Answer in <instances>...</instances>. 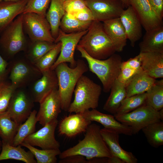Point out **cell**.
Returning a JSON list of instances; mask_svg holds the SVG:
<instances>
[{
  "instance_id": "32",
  "label": "cell",
  "mask_w": 163,
  "mask_h": 163,
  "mask_svg": "<svg viewBox=\"0 0 163 163\" xmlns=\"http://www.w3.org/2000/svg\"><path fill=\"white\" fill-rule=\"evenodd\" d=\"M145 104L159 111L163 108V80H156L146 92Z\"/></svg>"
},
{
  "instance_id": "10",
  "label": "cell",
  "mask_w": 163,
  "mask_h": 163,
  "mask_svg": "<svg viewBox=\"0 0 163 163\" xmlns=\"http://www.w3.org/2000/svg\"><path fill=\"white\" fill-rule=\"evenodd\" d=\"M22 24L25 33L31 41H45L54 42L50 25L46 18L33 12L22 13Z\"/></svg>"
},
{
  "instance_id": "40",
  "label": "cell",
  "mask_w": 163,
  "mask_h": 163,
  "mask_svg": "<svg viewBox=\"0 0 163 163\" xmlns=\"http://www.w3.org/2000/svg\"><path fill=\"white\" fill-rule=\"evenodd\" d=\"M67 14L70 17L81 21H88L94 20L91 11L87 6L82 9Z\"/></svg>"
},
{
  "instance_id": "25",
  "label": "cell",
  "mask_w": 163,
  "mask_h": 163,
  "mask_svg": "<svg viewBox=\"0 0 163 163\" xmlns=\"http://www.w3.org/2000/svg\"><path fill=\"white\" fill-rule=\"evenodd\" d=\"M156 80L142 69L126 85V97L146 92L154 84Z\"/></svg>"
},
{
  "instance_id": "42",
  "label": "cell",
  "mask_w": 163,
  "mask_h": 163,
  "mask_svg": "<svg viewBox=\"0 0 163 163\" xmlns=\"http://www.w3.org/2000/svg\"><path fill=\"white\" fill-rule=\"evenodd\" d=\"M63 4L65 11L67 13L82 9L87 6L85 0H65Z\"/></svg>"
},
{
  "instance_id": "27",
  "label": "cell",
  "mask_w": 163,
  "mask_h": 163,
  "mask_svg": "<svg viewBox=\"0 0 163 163\" xmlns=\"http://www.w3.org/2000/svg\"><path fill=\"white\" fill-rule=\"evenodd\" d=\"M21 145L14 146L2 142V149L0 153V161L8 159H14L26 163H36L37 161L32 152L26 151Z\"/></svg>"
},
{
  "instance_id": "15",
  "label": "cell",
  "mask_w": 163,
  "mask_h": 163,
  "mask_svg": "<svg viewBox=\"0 0 163 163\" xmlns=\"http://www.w3.org/2000/svg\"><path fill=\"white\" fill-rule=\"evenodd\" d=\"M39 104L40 107L37 113V118L40 124L43 126L57 119L62 110L58 89L52 91Z\"/></svg>"
},
{
  "instance_id": "49",
  "label": "cell",
  "mask_w": 163,
  "mask_h": 163,
  "mask_svg": "<svg viewBox=\"0 0 163 163\" xmlns=\"http://www.w3.org/2000/svg\"><path fill=\"white\" fill-rule=\"evenodd\" d=\"M2 146V140H0V153L1 152Z\"/></svg>"
},
{
  "instance_id": "17",
  "label": "cell",
  "mask_w": 163,
  "mask_h": 163,
  "mask_svg": "<svg viewBox=\"0 0 163 163\" xmlns=\"http://www.w3.org/2000/svg\"><path fill=\"white\" fill-rule=\"evenodd\" d=\"M119 18L125 29L127 38L134 47L142 36V24L132 7L129 5L124 9Z\"/></svg>"
},
{
  "instance_id": "28",
  "label": "cell",
  "mask_w": 163,
  "mask_h": 163,
  "mask_svg": "<svg viewBox=\"0 0 163 163\" xmlns=\"http://www.w3.org/2000/svg\"><path fill=\"white\" fill-rule=\"evenodd\" d=\"M110 91V95L103 109L114 115L116 113L122 101L126 97V86L117 80Z\"/></svg>"
},
{
  "instance_id": "46",
  "label": "cell",
  "mask_w": 163,
  "mask_h": 163,
  "mask_svg": "<svg viewBox=\"0 0 163 163\" xmlns=\"http://www.w3.org/2000/svg\"><path fill=\"white\" fill-rule=\"evenodd\" d=\"M59 163H89L85 157L80 155H74L60 159Z\"/></svg>"
},
{
  "instance_id": "12",
  "label": "cell",
  "mask_w": 163,
  "mask_h": 163,
  "mask_svg": "<svg viewBox=\"0 0 163 163\" xmlns=\"http://www.w3.org/2000/svg\"><path fill=\"white\" fill-rule=\"evenodd\" d=\"M94 20L103 22L119 18L125 8L121 0H85Z\"/></svg>"
},
{
  "instance_id": "47",
  "label": "cell",
  "mask_w": 163,
  "mask_h": 163,
  "mask_svg": "<svg viewBox=\"0 0 163 163\" xmlns=\"http://www.w3.org/2000/svg\"><path fill=\"white\" fill-rule=\"evenodd\" d=\"M122 2L124 7L126 8L129 5L127 0H121Z\"/></svg>"
},
{
  "instance_id": "21",
  "label": "cell",
  "mask_w": 163,
  "mask_h": 163,
  "mask_svg": "<svg viewBox=\"0 0 163 163\" xmlns=\"http://www.w3.org/2000/svg\"><path fill=\"white\" fill-rule=\"evenodd\" d=\"M27 0L0 2V35L19 15L23 13Z\"/></svg>"
},
{
  "instance_id": "33",
  "label": "cell",
  "mask_w": 163,
  "mask_h": 163,
  "mask_svg": "<svg viewBox=\"0 0 163 163\" xmlns=\"http://www.w3.org/2000/svg\"><path fill=\"white\" fill-rule=\"evenodd\" d=\"M149 145L158 148L163 145V122H155L145 126L141 130Z\"/></svg>"
},
{
  "instance_id": "45",
  "label": "cell",
  "mask_w": 163,
  "mask_h": 163,
  "mask_svg": "<svg viewBox=\"0 0 163 163\" xmlns=\"http://www.w3.org/2000/svg\"><path fill=\"white\" fill-rule=\"evenodd\" d=\"M153 10L161 19L163 17V0H148Z\"/></svg>"
},
{
  "instance_id": "19",
  "label": "cell",
  "mask_w": 163,
  "mask_h": 163,
  "mask_svg": "<svg viewBox=\"0 0 163 163\" xmlns=\"http://www.w3.org/2000/svg\"><path fill=\"white\" fill-rule=\"evenodd\" d=\"M102 137L108 148L112 156L117 157L124 163H137L138 159L130 152L122 148L119 143V134L116 131L109 129H101Z\"/></svg>"
},
{
  "instance_id": "6",
  "label": "cell",
  "mask_w": 163,
  "mask_h": 163,
  "mask_svg": "<svg viewBox=\"0 0 163 163\" xmlns=\"http://www.w3.org/2000/svg\"><path fill=\"white\" fill-rule=\"evenodd\" d=\"M22 16V14L18 15L0 35V54L7 61L24 52L30 42L25 35Z\"/></svg>"
},
{
  "instance_id": "38",
  "label": "cell",
  "mask_w": 163,
  "mask_h": 163,
  "mask_svg": "<svg viewBox=\"0 0 163 163\" xmlns=\"http://www.w3.org/2000/svg\"><path fill=\"white\" fill-rule=\"evenodd\" d=\"M51 0H27L23 13L33 12L46 18V11Z\"/></svg>"
},
{
  "instance_id": "31",
  "label": "cell",
  "mask_w": 163,
  "mask_h": 163,
  "mask_svg": "<svg viewBox=\"0 0 163 163\" xmlns=\"http://www.w3.org/2000/svg\"><path fill=\"white\" fill-rule=\"evenodd\" d=\"M37 113L36 110H32L27 119L20 125L13 140V146L20 145L27 137L35 132L36 124L38 122Z\"/></svg>"
},
{
  "instance_id": "20",
  "label": "cell",
  "mask_w": 163,
  "mask_h": 163,
  "mask_svg": "<svg viewBox=\"0 0 163 163\" xmlns=\"http://www.w3.org/2000/svg\"><path fill=\"white\" fill-rule=\"evenodd\" d=\"M91 122L86 119L82 113H75L60 121L58 126L59 133L69 138L74 137L85 132Z\"/></svg>"
},
{
  "instance_id": "34",
  "label": "cell",
  "mask_w": 163,
  "mask_h": 163,
  "mask_svg": "<svg viewBox=\"0 0 163 163\" xmlns=\"http://www.w3.org/2000/svg\"><path fill=\"white\" fill-rule=\"evenodd\" d=\"M30 151L36 159L37 163H56L57 156L61 152L59 149H39L24 142L20 145Z\"/></svg>"
},
{
  "instance_id": "16",
  "label": "cell",
  "mask_w": 163,
  "mask_h": 163,
  "mask_svg": "<svg viewBox=\"0 0 163 163\" xmlns=\"http://www.w3.org/2000/svg\"><path fill=\"white\" fill-rule=\"evenodd\" d=\"M146 31L163 25L159 18L152 8L148 0H127Z\"/></svg>"
},
{
  "instance_id": "13",
  "label": "cell",
  "mask_w": 163,
  "mask_h": 163,
  "mask_svg": "<svg viewBox=\"0 0 163 163\" xmlns=\"http://www.w3.org/2000/svg\"><path fill=\"white\" fill-rule=\"evenodd\" d=\"M58 123L57 119L50 122L27 137L23 142L43 149H59L60 144L55 134Z\"/></svg>"
},
{
  "instance_id": "44",
  "label": "cell",
  "mask_w": 163,
  "mask_h": 163,
  "mask_svg": "<svg viewBox=\"0 0 163 163\" xmlns=\"http://www.w3.org/2000/svg\"><path fill=\"white\" fill-rule=\"evenodd\" d=\"M9 72V63L0 54V82L5 81Z\"/></svg>"
},
{
  "instance_id": "4",
  "label": "cell",
  "mask_w": 163,
  "mask_h": 163,
  "mask_svg": "<svg viewBox=\"0 0 163 163\" xmlns=\"http://www.w3.org/2000/svg\"><path fill=\"white\" fill-rule=\"evenodd\" d=\"M76 49L85 59L88 65L89 70L95 74L101 82L103 91L107 93L117 79L121 70L122 59L121 56L115 53L103 60L94 58L77 45Z\"/></svg>"
},
{
  "instance_id": "29",
  "label": "cell",
  "mask_w": 163,
  "mask_h": 163,
  "mask_svg": "<svg viewBox=\"0 0 163 163\" xmlns=\"http://www.w3.org/2000/svg\"><path fill=\"white\" fill-rule=\"evenodd\" d=\"M56 43L45 41H31L24 52L25 57L35 64L47 52L54 48Z\"/></svg>"
},
{
  "instance_id": "48",
  "label": "cell",
  "mask_w": 163,
  "mask_h": 163,
  "mask_svg": "<svg viewBox=\"0 0 163 163\" xmlns=\"http://www.w3.org/2000/svg\"><path fill=\"white\" fill-rule=\"evenodd\" d=\"M20 0H0V2L2 1H17Z\"/></svg>"
},
{
  "instance_id": "11",
  "label": "cell",
  "mask_w": 163,
  "mask_h": 163,
  "mask_svg": "<svg viewBox=\"0 0 163 163\" xmlns=\"http://www.w3.org/2000/svg\"><path fill=\"white\" fill-rule=\"evenodd\" d=\"M88 31V29L81 32L66 33L59 29L54 43H61V50L59 56L50 69L54 70L58 65L63 62L69 63L72 68L76 66L77 61L74 58L75 50L80 40Z\"/></svg>"
},
{
  "instance_id": "2",
  "label": "cell",
  "mask_w": 163,
  "mask_h": 163,
  "mask_svg": "<svg viewBox=\"0 0 163 163\" xmlns=\"http://www.w3.org/2000/svg\"><path fill=\"white\" fill-rule=\"evenodd\" d=\"M78 46L92 57L106 59L116 52L111 39L106 32L101 21H92L87 32L80 40Z\"/></svg>"
},
{
  "instance_id": "35",
  "label": "cell",
  "mask_w": 163,
  "mask_h": 163,
  "mask_svg": "<svg viewBox=\"0 0 163 163\" xmlns=\"http://www.w3.org/2000/svg\"><path fill=\"white\" fill-rule=\"evenodd\" d=\"M92 21H80L70 17L66 12L61 20L59 29L66 33L81 32L88 30Z\"/></svg>"
},
{
  "instance_id": "36",
  "label": "cell",
  "mask_w": 163,
  "mask_h": 163,
  "mask_svg": "<svg viewBox=\"0 0 163 163\" xmlns=\"http://www.w3.org/2000/svg\"><path fill=\"white\" fill-rule=\"evenodd\" d=\"M146 93L126 97L122 102L114 116L127 113L145 104Z\"/></svg>"
},
{
  "instance_id": "5",
  "label": "cell",
  "mask_w": 163,
  "mask_h": 163,
  "mask_svg": "<svg viewBox=\"0 0 163 163\" xmlns=\"http://www.w3.org/2000/svg\"><path fill=\"white\" fill-rule=\"evenodd\" d=\"M102 88L87 76L82 75L78 80L74 93L75 97L68 112L70 113H82L98 106Z\"/></svg>"
},
{
  "instance_id": "30",
  "label": "cell",
  "mask_w": 163,
  "mask_h": 163,
  "mask_svg": "<svg viewBox=\"0 0 163 163\" xmlns=\"http://www.w3.org/2000/svg\"><path fill=\"white\" fill-rule=\"evenodd\" d=\"M19 125L11 119L7 111L0 113V137L2 142L12 145Z\"/></svg>"
},
{
  "instance_id": "26",
  "label": "cell",
  "mask_w": 163,
  "mask_h": 163,
  "mask_svg": "<svg viewBox=\"0 0 163 163\" xmlns=\"http://www.w3.org/2000/svg\"><path fill=\"white\" fill-rule=\"evenodd\" d=\"M64 0H51L46 12V18L49 23L53 37L55 39L58 36L61 20L66 13Z\"/></svg>"
},
{
  "instance_id": "1",
  "label": "cell",
  "mask_w": 163,
  "mask_h": 163,
  "mask_svg": "<svg viewBox=\"0 0 163 163\" xmlns=\"http://www.w3.org/2000/svg\"><path fill=\"white\" fill-rule=\"evenodd\" d=\"M100 126L91 123L85 131L84 138L74 146L61 152L60 159L74 155H80L89 160L97 158H110L111 152L100 132Z\"/></svg>"
},
{
  "instance_id": "24",
  "label": "cell",
  "mask_w": 163,
  "mask_h": 163,
  "mask_svg": "<svg viewBox=\"0 0 163 163\" xmlns=\"http://www.w3.org/2000/svg\"><path fill=\"white\" fill-rule=\"evenodd\" d=\"M139 46L140 52L163 53V26L146 31Z\"/></svg>"
},
{
  "instance_id": "7",
  "label": "cell",
  "mask_w": 163,
  "mask_h": 163,
  "mask_svg": "<svg viewBox=\"0 0 163 163\" xmlns=\"http://www.w3.org/2000/svg\"><path fill=\"white\" fill-rule=\"evenodd\" d=\"M9 63V78L15 89L26 88L42 76L41 72L25 56Z\"/></svg>"
},
{
  "instance_id": "43",
  "label": "cell",
  "mask_w": 163,
  "mask_h": 163,
  "mask_svg": "<svg viewBox=\"0 0 163 163\" xmlns=\"http://www.w3.org/2000/svg\"><path fill=\"white\" fill-rule=\"evenodd\" d=\"M139 54L134 58H130L127 60L122 62L121 67H128L131 69L139 70L142 69Z\"/></svg>"
},
{
  "instance_id": "14",
  "label": "cell",
  "mask_w": 163,
  "mask_h": 163,
  "mask_svg": "<svg viewBox=\"0 0 163 163\" xmlns=\"http://www.w3.org/2000/svg\"><path fill=\"white\" fill-rule=\"evenodd\" d=\"M41 77L32 83L28 90L34 102L40 103L54 90L58 89L57 78L54 70L42 73Z\"/></svg>"
},
{
  "instance_id": "22",
  "label": "cell",
  "mask_w": 163,
  "mask_h": 163,
  "mask_svg": "<svg viewBox=\"0 0 163 163\" xmlns=\"http://www.w3.org/2000/svg\"><path fill=\"white\" fill-rule=\"evenodd\" d=\"M104 29L115 48L116 52L122 51L126 45L127 38L119 18L102 22Z\"/></svg>"
},
{
  "instance_id": "39",
  "label": "cell",
  "mask_w": 163,
  "mask_h": 163,
  "mask_svg": "<svg viewBox=\"0 0 163 163\" xmlns=\"http://www.w3.org/2000/svg\"><path fill=\"white\" fill-rule=\"evenodd\" d=\"M15 89L11 82H0V113L6 111L12 94Z\"/></svg>"
},
{
  "instance_id": "3",
  "label": "cell",
  "mask_w": 163,
  "mask_h": 163,
  "mask_svg": "<svg viewBox=\"0 0 163 163\" xmlns=\"http://www.w3.org/2000/svg\"><path fill=\"white\" fill-rule=\"evenodd\" d=\"M54 70L58 80L61 109L67 111L76 85L81 77L88 72L89 69L83 60L79 59L77 61L76 66L74 68L63 62L58 65Z\"/></svg>"
},
{
  "instance_id": "8",
  "label": "cell",
  "mask_w": 163,
  "mask_h": 163,
  "mask_svg": "<svg viewBox=\"0 0 163 163\" xmlns=\"http://www.w3.org/2000/svg\"><path fill=\"white\" fill-rule=\"evenodd\" d=\"M114 117L118 121L130 127L133 135L150 124L161 121L159 111L146 104L127 113Z\"/></svg>"
},
{
  "instance_id": "37",
  "label": "cell",
  "mask_w": 163,
  "mask_h": 163,
  "mask_svg": "<svg viewBox=\"0 0 163 163\" xmlns=\"http://www.w3.org/2000/svg\"><path fill=\"white\" fill-rule=\"evenodd\" d=\"M61 47L60 42L56 43L54 48L47 52L34 64L41 73L51 69L59 54Z\"/></svg>"
},
{
  "instance_id": "41",
  "label": "cell",
  "mask_w": 163,
  "mask_h": 163,
  "mask_svg": "<svg viewBox=\"0 0 163 163\" xmlns=\"http://www.w3.org/2000/svg\"><path fill=\"white\" fill-rule=\"evenodd\" d=\"M140 70H137L128 67H121L120 72L117 80L126 86L133 77Z\"/></svg>"
},
{
  "instance_id": "18",
  "label": "cell",
  "mask_w": 163,
  "mask_h": 163,
  "mask_svg": "<svg viewBox=\"0 0 163 163\" xmlns=\"http://www.w3.org/2000/svg\"><path fill=\"white\" fill-rule=\"evenodd\" d=\"M81 113L87 120L97 122L104 128L113 130L119 134L129 136L133 135L130 127L118 121L114 116L102 113L96 109L89 110Z\"/></svg>"
},
{
  "instance_id": "23",
  "label": "cell",
  "mask_w": 163,
  "mask_h": 163,
  "mask_svg": "<svg viewBox=\"0 0 163 163\" xmlns=\"http://www.w3.org/2000/svg\"><path fill=\"white\" fill-rule=\"evenodd\" d=\"M142 70L151 77L156 79L163 77V53L140 52Z\"/></svg>"
},
{
  "instance_id": "50",
  "label": "cell",
  "mask_w": 163,
  "mask_h": 163,
  "mask_svg": "<svg viewBox=\"0 0 163 163\" xmlns=\"http://www.w3.org/2000/svg\"><path fill=\"white\" fill-rule=\"evenodd\" d=\"M64 1L65 0H64Z\"/></svg>"
},
{
  "instance_id": "9",
  "label": "cell",
  "mask_w": 163,
  "mask_h": 163,
  "mask_svg": "<svg viewBox=\"0 0 163 163\" xmlns=\"http://www.w3.org/2000/svg\"><path fill=\"white\" fill-rule=\"evenodd\" d=\"M34 102L26 88H18L12 94L6 111L11 119L20 125L30 116Z\"/></svg>"
}]
</instances>
